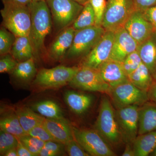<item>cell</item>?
I'll return each instance as SVG.
<instances>
[{
  "label": "cell",
  "instance_id": "1",
  "mask_svg": "<svg viewBox=\"0 0 156 156\" xmlns=\"http://www.w3.org/2000/svg\"><path fill=\"white\" fill-rule=\"evenodd\" d=\"M28 6L31 15L29 37L34 54L39 55L44 48L45 38L51 32L52 15L46 1L32 2Z\"/></svg>",
  "mask_w": 156,
  "mask_h": 156
},
{
  "label": "cell",
  "instance_id": "2",
  "mask_svg": "<svg viewBox=\"0 0 156 156\" xmlns=\"http://www.w3.org/2000/svg\"><path fill=\"white\" fill-rule=\"evenodd\" d=\"M1 10L3 27L16 37H29L31 15L28 5L13 3H3Z\"/></svg>",
  "mask_w": 156,
  "mask_h": 156
},
{
  "label": "cell",
  "instance_id": "3",
  "mask_svg": "<svg viewBox=\"0 0 156 156\" xmlns=\"http://www.w3.org/2000/svg\"><path fill=\"white\" fill-rule=\"evenodd\" d=\"M95 128L109 144L117 146L123 142L115 110L111 101L105 96L101 98Z\"/></svg>",
  "mask_w": 156,
  "mask_h": 156
},
{
  "label": "cell",
  "instance_id": "4",
  "mask_svg": "<svg viewBox=\"0 0 156 156\" xmlns=\"http://www.w3.org/2000/svg\"><path fill=\"white\" fill-rule=\"evenodd\" d=\"M134 11L133 0H108L101 26L105 31L115 32L124 27Z\"/></svg>",
  "mask_w": 156,
  "mask_h": 156
},
{
  "label": "cell",
  "instance_id": "5",
  "mask_svg": "<svg viewBox=\"0 0 156 156\" xmlns=\"http://www.w3.org/2000/svg\"><path fill=\"white\" fill-rule=\"evenodd\" d=\"M108 95L116 109L132 105L140 106L149 101L147 92L135 87L129 80L112 88Z\"/></svg>",
  "mask_w": 156,
  "mask_h": 156
},
{
  "label": "cell",
  "instance_id": "6",
  "mask_svg": "<svg viewBox=\"0 0 156 156\" xmlns=\"http://www.w3.org/2000/svg\"><path fill=\"white\" fill-rule=\"evenodd\" d=\"M105 31L102 26L95 25L76 30L72 44L66 56L70 59L84 57L93 49Z\"/></svg>",
  "mask_w": 156,
  "mask_h": 156
},
{
  "label": "cell",
  "instance_id": "7",
  "mask_svg": "<svg viewBox=\"0 0 156 156\" xmlns=\"http://www.w3.org/2000/svg\"><path fill=\"white\" fill-rule=\"evenodd\" d=\"M47 2L57 31L72 25L84 7L72 0H47Z\"/></svg>",
  "mask_w": 156,
  "mask_h": 156
},
{
  "label": "cell",
  "instance_id": "8",
  "mask_svg": "<svg viewBox=\"0 0 156 156\" xmlns=\"http://www.w3.org/2000/svg\"><path fill=\"white\" fill-rule=\"evenodd\" d=\"M80 68L59 66L51 69H42L37 73L34 84L42 89L63 87L69 83Z\"/></svg>",
  "mask_w": 156,
  "mask_h": 156
},
{
  "label": "cell",
  "instance_id": "9",
  "mask_svg": "<svg viewBox=\"0 0 156 156\" xmlns=\"http://www.w3.org/2000/svg\"><path fill=\"white\" fill-rule=\"evenodd\" d=\"M73 131L75 139L90 156H116L108 143L96 130L73 127Z\"/></svg>",
  "mask_w": 156,
  "mask_h": 156
},
{
  "label": "cell",
  "instance_id": "10",
  "mask_svg": "<svg viewBox=\"0 0 156 156\" xmlns=\"http://www.w3.org/2000/svg\"><path fill=\"white\" fill-rule=\"evenodd\" d=\"M70 87L85 91L97 92L108 95L111 87L107 83L98 69L80 66L69 84Z\"/></svg>",
  "mask_w": 156,
  "mask_h": 156
},
{
  "label": "cell",
  "instance_id": "11",
  "mask_svg": "<svg viewBox=\"0 0 156 156\" xmlns=\"http://www.w3.org/2000/svg\"><path fill=\"white\" fill-rule=\"evenodd\" d=\"M139 106L132 105L115 110L123 142L133 144L138 135Z\"/></svg>",
  "mask_w": 156,
  "mask_h": 156
},
{
  "label": "cell",
  "instance_id": "12",
  "mask_svg": "<svg viewBox=\"0 0 156 156\" xmlns=\"http://www.w3.org/2000/svg\"><path fill=\"white\" fill-rule=\"evenodd\" d=\"M115 37V32L106 31L93 49L84 56L81 66L98 69L108 60L111 53Z\"/></svg>",
  "mask_w": 156,
  "mask_h": 156
},
{
  "label": "cell",
  "instance_id": "13",
  "mask_svg": "<svg viewBox=\"0 0 156 156\" xmlns=\"http://www.w3.org/2000/svg\"><path fill=\"white\" fill-rule=\"evenodd\" d=\"M124 27L138 44L148 38L155 30L142 12L135 10L127 20Z\"/></svg>",
  "mask_w": 156,
  "mask_h": 156
},
{
  "label": "cell",
  "instance_id": "14",
  "mask_svg": "<svg viewBox=\"0 0 156 156\" xmlns=\"http://www.w3.org/2000/svg\"><path fill=\"white\" fill-rule=\"evenodd\" d=\"M138 44L124 27L115 32V37L109 59L122 62L128 55L137 50Z\"/></svg>",
  "mask_w": 156,
  "mask_h": 156
},
{
  "label": "cell",
  "instance_id": "15",
  "mask_svg": "<svg viewBox=\"0 0 156 156\" xmlns=\"http://www.w3.org/2000/svg\"><path fill=\"white\" fill-rule=\"evenodd\" d=\"M75 30L72 26L60 31L48 50V55L55 60H59L66 56L73 44Z\"/></svg>",
  "mask_w": 156,
  "mask_h": 156
},
{
  "label": "cell",
  "instance_id": "16",
  "mask_svg": "<svg viewBox=\"0 0 156 156\" xmlns=\"http://www.w3.org/2000/svg\"><path fill=\"white\" fill-rule=\"evenodd\" d=\"M104 81L112 88L128 80L122 63L108 59L98 69Z\"/></svg>",
  "mask_w": 156,
  "mask_h": 156
},
{
  "label": "cell",
  "instance_id": "17",
  "mask_svg": "<svg viewBox=\"0 0 156 156\" xmlns=\"http://www.w3.org/2000/svg\"><path fill=\"white\" fill-rule=\"evenodd\" d=\"M44 126L55 140L65 146L74 139L73 127L66 120L51 119L45 118Z\"/></svg>",
  "mask_w": 156,
  "mask_h": 156
},
{
  "label": "cell",
  "instance_id": "18",
  "mask_svg": "<svg viewBox=\"0 0 156 156\" xmlns=\"http://www.w3.org/2000/svg\"><path fill=\"white\" fill-rule=\"evenodd\" d=\"M156 131V103L148 101L139 106L138 135Z\"/></svg>",
  "mask_w": 156,
  "mask_h": 156
},
{
  "label": "cell",
  "instance_id": "19",
  "mask_svg": "<svg viewBox=\"0 0 156 156\" xmlns=\"http://www.w3.org/2000/svg\"><path fill=\"white\" fill-rule=\"evenodd\" d=\"M137 51L143 63L153 76L156 69V30L148 38L138 44Z\"/></svg>",
  "mask_w": 156,
  "mask_h": 156
},
{
  "label": "cell",
  "instance_id": "20",
  "mask_svg": "<svg viewBox=\"0 0 156 156\" xmlns=\"http://www.w3.org/2000/svg\"><path fill=\"white\" fill-rule=\"evenodd\" d=\"M64 99L72 111L76 114L80 115L90 108L93 102V98L89 94L68 91L65 93Z\"/></svg>",
  "mask_w": 156,
  "mask_h": 156
},
{
  "label": "cell",
  "instance_id": "21",
  "mask_svg": "<svg viewBox=\"0 0 156 156\" xmlns=\"http://www.w3.org/2000/svg\"><path fill=\"white\" fill-rule=\"evenodd\" d=\"M10 54L18 62L33 58L34 53L29 37H16Z\"/></svg>",
  "mask_w": 156,
  "mask_h": 156
},
{
  "label": "cell",
  "instance_id": "22",
  "mask_svg": "<svg viewBox=\"0 0 156 156\" xmlns=\"http://www.w3.org/2000/svg\"><path fill=\"white\" fill-rule=\"evenodd\" d=\"M132 145L135 156L150 155L156 147V131L137 135Z\"/></svg>",
  "mask_w": 156,
  "mask_h": 156
},
{
  "label": "cell",
  "instance_id": "23",
  "mask_svg": "<svg viewBox=\"0 0 156 156\" xmlns=\"http://www.w3.org/2000/svg\"><path fill=\"white\" fill-rule=\"evenodd\" d=\"M23 128L26 134L36 126L44 123V117L26 107H18L15 111Z\"/></svg>",
  "mask_w": 156,
  "mask_h": 156
},
{
  "label": "cell",
  "instance_id": "24",
  "mask_svg": "<svg viewBox=\"0 0 156 156\" xmlns=\"http://www.w3.org/2000/svg\"><path fill=\"white\" fill-rule=\"evenodd\" d=\"M129 80L139 89L147 92L154 81L150 71L143 62L128 75Z\"/></svg>",
  "mask_w": 156,
  "mask_h": 156
},
{
  "label": "cell",
  "instance_id": "25",
  "mask_svg": "<svg viewBox=\"0 0 156 156\" xmlns=\"http://www.w3.org/2000/svg\"><path fill=\"white\" fill-rule=\"evenodd\" d=\"M31 108L34 111L47 119L66 120L61 108L53 101L46 100L38 101L34 104Z\"/></svg>",
  "mask_w": 156,
  "mask_h": 156
},
{
  "label": "cell",
  "instance_id": "26",
  "mask_svg": "<svg viewBox=\"0 0 156 156\" xmlns=\"http://www.w3.org/2000/svg\"><path fill=\"white\" fill-rule=\"evenodd\" d=\"M17 80L22 82H27L32 80L37 75V69L33 58L18 62L11 73Z\"/></svg>",
  "mask_w": 156,
  "mask_h": 156
},
{
  "label": "cell",
  "instance_id": "27",
  "mask_svg": "<svg viewBox=\"0 0 156 156\" xmlns=\"http://www.w3.org/2000/svg\"><path fill=\"white\" fill-rule=\"evenodd\" d=\"M1 131L13 134L19 138L26 134L16 114L8 115L0 120Z\"/></svg>",
  "mask_w": 156,
  "mask_h": 156
},
{
  "label": "cell",
  "instance_id": "28",
  "mask_svg": "<svg viewBox=\"0 0 156 156\" xmlns=\"http://www.w3.org/2000/svg\"><path fill=\"white\" fill-rule=\"evenodd\" d=\"M95 25V13L92 5L89 2L84 6L81 13L72 26L75 30H78Z\"/></svg>",
  "mask_w": 156,
  "mask_h": 156
},
{
  "label": "cell",
  "instance_id": "29",
  "mask_svg": "<svg viewBox=\"0 0 156 156\" xmlns=\"http://www.w3.org/2000/svg\"><path fill=\"white\" fill-rule=\"evenodd\" d=\"M16 39V36L4 27L0 29V54L1 56L10 53L11 48Z\"/></svg>",
  "mask_w": 156,
  "mask_h": 156
},
{
  "label": "cell",
  "instance_id": "30",
  "mask_svg": "<svg viewBox=\"0 0 156 156\" xmlns=\"http://www.w3.org/2000/svg\"><path fill=\"white\" fill-rule=\"evenodd\" d=\"M19 140L34 156H39L46 142L28 134L21 136Z\"/></svg>",
  "mask_w": 156,
  "mask_h": 156
},
{
  "label": "cell",
  "instance_id": "31",
  "mask_svg": "<svg viewBox=\"0 0 156 156\" xmlns=\"http://www.w3.org/2000/svg\"><path fill=\"white\" fill-rule=\"evenodd\" d=\"M19 138L13 134L1 131L0 132V154H4L9 150L17 147Z\"/></svg>",
  "mask_w": 156,
  "mask_h": 156
},
{
  "label": "cell",
  "instance_id": "32",
  "mask_svg": "<svg viewBox=\"0 0 156 156\" xmlns=\"http://www.w3.org/2000/svg\"><path fill=\"white\" fill-rule=\"evenodd\" d=\"M142 62L139 53L136 50L128 55L121 63L128 76L136 70Z\"/></svg>",
  "mask_w": 156,
  "mask_h": 156
},
{
  "label": "cell",
  "instance_id": "33",
  "mask_svg": "<svg viewBox=\"0 0 156 156\" xmlns=\"http://www.w3.org/2000/svg\"><path fill=\"white\" fill-rule=\"evenodd\" d=\"M64 145L57 141H47L45 142L39 156H55L61 154L63 152Z\"/></svg>",
  "mask_w": 156,
  "mask_h": 156
},
{
  "label": "cell",
  "instance_id": "34",
  "mask_svg": "<svg viewBox=\"0 0 156 156\" xmlns=\"http://www.w3.org/2000/svg\"><path fill=\"white\" fill-rule=\"evenodd\" d=\"M95 13V26H101L105 12L106 9V0H89Z\"/></svg>",
  "mask_w": 156,
  "mask_h": 156
},
{
  "label": "cell",
  "instance_id": "35",
  "mask_svg": "<svg viewBox=\"0 0 156 156\" xmlns=\"http://www.w3.org/2000/svg\"><path fill=\"white\" fill-rule=\"evenodd\" d=\"M27 134L44 142L56 141L43 124L36 126L32 129Z\"/></svg>",
  "mask_w": 156,
  "mask_h": 156
},
{
  "label": "cell",
  "instance_id": "36",
  "mask_svg": "<svg viewBox=\"0 0 156 156\" xmlns=\"http://www.w3.org/2000/svg\"><path fill=\"white\" fill-rule=\"evenodd\" d=\"M18 62L10 53L1 56L0 73H12L17 66Z\"/></svg>",
  "mask_w": 156,
  "mask_h": 156
},
{
  "label": "cell",
  "instance_id": "37",
  "mask_svg": "<svg viewBox=\"0 0 156 156\" xmlns=\"http://www.w3.org/2000/svg\"><path fill=\"white\" fill-rule=\"evenodd\" d=\"M65 146L66 147V151L69 156H90L75 139L69 141Z\"/></svg>",
  "mask_w": 156,
  "mask_h": 156
},
{
  "label": "cell",
  "instance_id": "38",
  "mask_svg": "<svg viewBox=\"0 0 156 156\" xmlns=\"http://www.w3.org/2000/svg\"><path fill=\"white\" fill-rule=\"evenodd\" d=\"M135 11L144 12L156 5V0H133Z\"/></svg>",
  "mask_w": 156,
  "mask_h": 156
},
{
  "label": "cell",
  "instance_id": "39",
  "mask_svg": "<svg viewBox=\"0 0 156 156\" xmlns=\"http://www.w3.org/2000/svg\"><path fill=\"white\" fill-rule=\"evenodd\" d=\"M143 14L156 30V5L143 12Z\"/></svg>",
  "mask_w": 156,
  "mask_h": 156
},
{
  "label": "cell",
  "instance_id": "40",
  "mask_svg": "<svg viewBox=\"0 0 156 156\" xmlns=\"http://www.w3.org/2000/svg\"><path fill=\"white\" fill-rule=\"evenodd\" d=\"M17 149L18 156H34L20 140L17 147Z\"/></svg>",
  "mask_w": 156,
  "mask_h": 156
},
{
  "label": "cell",
  "instance_id": "41",
  "mask_svg": "<svg viewBox=\"0 0 156 156\" xmlns=\"http://www.w3.org/2000/svg\"><path fill=\"white\" fill-rule=\"evenodd\" d=\"M149 101L156 103V82L154 81L153 83L147 91Z\"/></svg>",
  "mask_w": 156,
  "mask_h": 156
},
{
  "label": "cell",
  "instance_id": "42",
  "mask_svg": "<svg viewBox=\"0 0 156 156\" xmlns=\"http://www.w3.org/2000/svg\"><path fill=\"white\" fill-rule=\"evenodd\" d=\"M126 145L125 150L122 155V156H135V154H134L132 144H127Z\"/></svg>",
  "mask_w": 156,
  "mask_h": 156
},
{
  "label": "cell",
  "instance_id": "43",
  "mask_svg": "<svg viewBox=\"0 0 156 156\" xmlns=\"http://www.w3.org/2000/svg\"><path fill=\"white\" fill-rule=\"evenodd\" d=\"M3 3H13L28 5L33 2L32 0H2Z\"/></svg>",
  "mask_w": 156,
  "mask_h": 156
},
{
  "label": "cell",
  "instance_id": "44",
  "mask_svg": "<svg viewBox=\"0 0 156 156\" xmlns=\"http://www.w3.org/2000/svg\"><path fill=\"white\" fill-rule=\"evenodd\" d=\"M4 156H18L17 147L11 149L8 151Z\"/></svg>",
  "mask_w": 156,
  "mask_h": 156
},
{
  "label": "cell",
  "instance_id": "45",
  "mask_svg": "<svg viewBox=\"0 0 156 156\" xmlns=\"http://www.w3.org/2000/svg\"><path fill=\"white\" fill-rule=\"evenodd\" d=\"M72 1L83 6L85 5L87 3L89 2V0H72Z\"/></svg>",
  "mask_w": 156,
  "mask_h": 156
},
{
  "label": "cell",
  "instance_id": "46",
  "mask_svg": "<svg viewBox=\"0 0 156 156\" xmlns=\"http://www.w3.org/2000/svg\"><path fill=\"white\" fill-rule=\"evenodd\" d=\"M151 156H156V147L154 150L151 153V154L150 155Z\"/></svg>",
  "mask_w": 156,
  "mask_h": 156
},
{
  "label": "cell",
  "instance_id": "47",
  "mask_svg": "<svg viewBox=\"0 0 156 156\" xmlns=\"http://www.w3.org/2000/svg\"><path fill=\"white\" fill-rule=\"evenodd\" d=\"M153 76L154 80L156 82V69L153 74Z\"/></svg>",
  "mask_w": 156,
  "mask_h": 156
},
{
  "label": "cell",
  "instance_id": "48",
  "mask_svg": "<svg viewBox=\"0 0 156 156\" xmlns=\"http://www.w3.org/2000/svg\"><path fill=\"white\" fill-rule=\"evenodd\" d=\"M33 2H38V1H46L47 0H32Z\"/></svg>",
  "mask_w": 156,
  "mask_h": 156
}]
</instances>
